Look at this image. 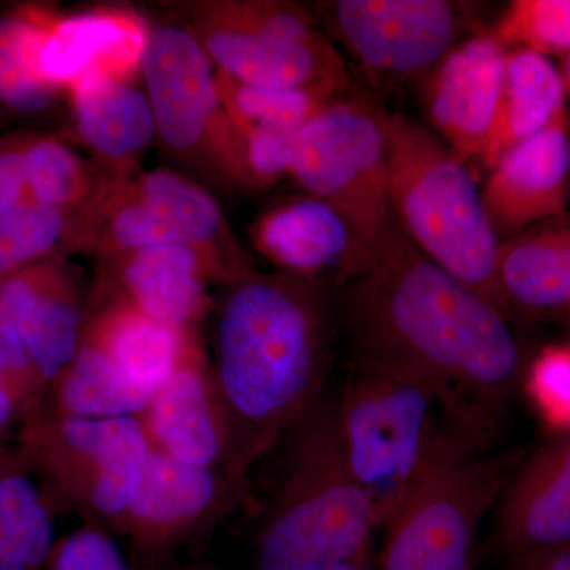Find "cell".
Returning <instances> with one entry per match:
<instances>
[{"label":"cell","mask_w":570,"mask_h":570,"mask_svg":"<svg viewBox=\"0 0 570 570\" xmlns=\"http://www.w3.org/2000/svg\"><path fill=\"white\" fill-rule=\"evenodd\" d=\"M354 363L419 379L493 436L520 381L508 316L393 228L365 276L341 288Z\"/></svg>","instance_id":"6da1fadb"},{"label":"cell","mask_w":570,"mask_h":570,"mask_svg":"<svg viewBox=\"0 0 570 570\" xmlns=\"http://www.w3.org/2000/svg\"><path fill=\"white\" fill-rule=\"evenodd\" d=\"M227 285L209 366L230 422L235 471L247 480L255 461L324 400L341 288L283 272H250Z\"/></svg>","instance_id":"7a4b0ae2"},{"label":"cell","mask_w":570,"mask_h":570,"mask_svg":"<svg viewBox=\"0 0 570 570\" xmlns=\"http://www.w3.org/2000/svg\"><path fill=\"white\" fill-rule=\"evenodd\" d=\"M352 478L387 528L439 472L479 455L491 434L439 390L385 367L355 363L337 404Z\"/></svg>","instance_id":"3957f363"},{"label":"cell","mask_w":570,"mask_h":570,"mask_svg":"<svg viewBox=\"0 0 570 570\" xmlns=\"http://www.w3.org/2000/svg\"><path fill=\"white\" fill-rule=\"evenodd\" d=\"M381 121L397 227L420 253L509 317L498 273L499 239L474 171L425 124L385 110Z\"/></svg>","instance_id":"277c9868"},{"label":"cell","mask_w":570,"mask_h":570,"mask_svg":"<svg viewBox=\"0 0 570 570\" xmlns=\"http://www.w3.org/2000/svg\"><path fill=\"white\" fill-rule=\"evenodd\" d=\"M279 490L255 542V570H333L367 562L376 530L370 502L352 478L325 400L292 431Z\"/></svg>","instance_id":"5b68a950"},{"label":"cell","mask_w":570,"mask_h":570,"mask_svg":"<svg viewBox=\"0 0 570 570\" xmlns=\"http://www.w3.org/2000/svg\"><path fill=\"white\" fill-rule=\"evenodd\" d=\"M56 508L116 530L151 455L140 417L81 419L41 406L18 445Z\"/></svg>","instance_id":"8992f818"},{"label":"cell","mask_w":570,"mask_h":570,"mask_svg":"<svg viewBox=\"0 0 570 570\" xmlns=\"http://www.w3.org/2000/svg\"><path fill=\"white\" fill-rule=\"evenodd\" d=\"M189 31L217 70L246 85L295 89L328 102L355 94L335 45L292 3H223Z\"/></svg>","instance_id":"52a82bcc"},{"label":"cell","mask_w":570,"mask_h":570,"mask_svg":"<svg viewBox=\"0 0 570 570\" xmlns=\"http://www.w3.org/2000/svg\"><path fill=\"white\" fill-rule=\"evenodd\" d=\"M85 219V242L112 257L146 247H195L219 266L227 284L254 272L223 212L197 184L167 170L105 184Z\"/></svg>","instance_id":"ba28073f"},{"label":"cell","mask_w":570,"mask_h":570,"mask_svg":"<svg viewBox=\"0 0 570 570\" xmlns=\"http://www.w3.org/2000/svg\"><path fill=\"white\" fill-rule=\"evenodd\" d=\"M141 73L157 137L167 149L254 187L245 141L225 111L212 59L194 33L178 26L149 29Z\"/></svg>","instance_id":"9c48e42d"},{"label":"cell","mask_w":570,"mask_h":570,"mask_svg":"<svg viewBox=\"0 0 570 570\" xmlns=\"http://www.w3.org/2000/svg\"><path fill=\"white\" fill-rule=\"evenodd\" d=\"M382 108L362 96L326 105L296 137L288 176L340 209L374 243L395 228Z\"/></svg>","instance_id":"30bf717a"},{"label":"cell","mask_w":570,"mask_h":570,"mask_svg":"<svg viewBox=\"0 0 570 570\" xmlns=\"http://www.w3.org/2000/svg\"><path fill=\"white\" fill-rule=\"evenodd\" d=\"M512 463L475 455L428 480L390 521L381 570H472L480 524L508 485Z\"/></svg>","instance_id":"8fae6325"},{"label":"cell","mask_w":570,"mask_h":570,"mask_svg":"<svg viewBox=\"0 0 570 570\" xmlns=\"http://www.w3.org/2000/svg\"><path fill=\"white\" fill-rule=\"evenodd\" d=\"M318 10L379 86L423 80L472 28L471 3L450 0H336Z\"/></svg>","instance_id":"7c38bea8"},{"label":"cell","mask_w":570,"mask_h":570,"mask_svg":"<svg viewBox=\"0 0 570 570\" xmlns=\"http://www.w3.org/2000/svg\"><path fill=\"white\" fill-rule=\"evenodd\" d=\"M245 485L230 472L187 466L151 449L115 531L129 540L142 570L167 569L176 551L200 539L234 510Z\"/></svg>","instance_id":"4fadbf2b"},{"label":"cell","mask_w":570,"mask_h":570,"mask_svg":"<svg viewBox=\"0 0 570 570\" xmlns=\"http://www.w3.org/2000/svg\"><path fill=\"white\" fill-rule=\"evenodd\" d=\"M253 243L277 272L336 288L365 276L381 247L335 206L307 194L262 214Z\"/></svg>","instance_id":"5bb4252c"},{"label":"cell","mask_w":570,"mask_h":570,"mask_svg":"<svg viewBox=\"0 0 570 570\" xmlns=\"http://www.w3.org/2000/svg\"><path fill=\"white\" fill-rule=\"evenodd\" d=\"M508 48L493 31L472 33L422 80L428 124L464 163H482Z\"/></svg>","instance_id":"9a60e30c"},{"label":"cell","mask_w":570,"mask_h":570,"mask_svg":"<svg viewBox=\"0 0 570 570\" xmlns=\"http://www.w3.org/2000/svg\"><path fill=\"white\" fill-rule=\"evenodd\" d=\"M151 448L187 466L227 471L236 479L230 422L198 340L141 415Z\"/></svg>","instance_id":"2e32d148"},{"label":"cell","mask_w":570,"mask_h":570,"mask_svg":"<svg viewBox=\"0 0 570 570\" xmlns=\"http://www.w3.org/2000/svg\"><path fill=\"white\" fill-rule=\"evenodd\" d=\"M569 198L570 115L564 107L491 168L482 204L501 243L568 213Z\"/></svg>","instance_id":"e0dca14e"},{"label":"cell","mask_w":570,"mask_h":570,"mask_svg":"<svg viewBox=\"0 0 570 570\" xmlns=\"http://www.w3.org/2000/svg\"><path fill=\"white\" fill-rule=\"evenodd\" d=\"M498 502V543L513 566L570 549V433L539 449Z\"/></svg>","instance_id":"ac0fdd59"},{"label":"cell","mask_w":570,"mask_h":570,"mask_svg":"<svg viewBox=\"0 0 570 570\" xmlns=\"http://www.w3.org/2000/svg\"><path fill=\"white\" fill-rule=\"evenodd\" d=\"M148 33L134 11L118 7L85 11L45 26L37 66L61 89L91 78L134 80L141 71Z\"/></svg>","instance_id":"d6986e66"},{"label":"cell","mask_w":570,"mask_h":570,"mask_svg":"<svg viewBox=\"0 0 570 570\" xmlns=\"http://www.w3.org/2000/svg\"><path fill=\"white\" fill-rule=\"evenodd\" d=\"M88 317L80 285L62 273H18L0 283V324L20 337L47 385L77 355Z\"/></svg>","instance_id":"ffe728a7"},{"label":"cell","mask_w":570,"mask_h":570,"mask_svg":"<svg viewBox=\"0 0 570 570\" xmlns=\"http://www.w3.org/2000/svg\"><path fill=\"white\" fill-rule=\"evenodd\" d=\"M119 261V298L176 328L194 330L213 309L209 281L227 284L219 266L190 246L146 247Z\"/></svg>","instance_id":"44dd1931"},{"label":"cell","mask_w":570,"mask_h":570,"mask_svg":"<svg viewBox=\"0 0 570 570\" xmlns=\"http://www.w3.org/2000/svg\"><path fill=\"white\" fill-rule=\"evenodd\" d=\"M195 341L194 330L146 316L119 296L88 317L81 337L151 392L171 376Z\"/></svg>","instance_id":"7402d4cb"},{"label":"cell","mask_w":570,"mask_h":570,"mask_svg":"<svg viewBox=\"0 0 570 570\" xmlns=\"http://www.w3.org/2000/svg\"><path fill=\"white\" fill-rule=\"evenodd\" d=\"M70 92L78 137L116 170L126 171L157 137L151 100L132 80L91 78Z\"/></svg>","instance_id":"603a6c76"},{"label":"cell","mask_w":570,"mask_h":570,"mask_svg":"<svg viewBox=\"0 0 570 570\" xmlns=\"http://www.w3.org/2000/svg\"><path fill=\"white\" fill-rule=\"evenodd\" d=\"M498 273L509 306L534 313L570 307V214L499 243Z\"/></svg>","instance_id":"cb8c5ba5"},{"label":"cell","mask_w":570,"mask_h":570,"mask_svg":"<svg viewBox=\"0 0 570 570\" xmlns=\"http://www.w3.org/2000/svg\"><path fill=\"white\" fill-rule=\"evenodd\" d=\"M561 71L546 56L509 50L482 165L491 170L520 142L540 132L566 107Z\"/></svg>","instance_id":"d4e9b609"},{"label":"cell","mask_w":570,"mask_h":570,"mask_svg":"<svg viewBox=\"0 0 570 570\" xmlns=\"http://www.w3.org/2000/svg\"><path fill=\"white\" fill-rule=\"evenodd\" d=\"M58 509L18 449L0 455V570H45Z\"/></svg>","instance_id":"484cf974"},{"label":"cell","mask_w":570,"mask_h":570,"mask_svg":"<svg viewBox=\"0 0 570 570\" xmlns=\"http://www.w3.org/2000/svg\"><path fill=\"white\" fill-rule=\"evenodd\" d=\"M153 395L99 348L81 343L70 365L48 385L43 406L70 417H141Z\"/></svg>","instance_id":"4316f807"},{"label":"cell","mask_w":570,"mask_h":570,"mask_svg":"<svg viewBox=\"0 0 570 570\" xmlns=\"http://www.w3.org/2000/svg\"><path fill=\"white\" fill-rule=\"evenodd\" d=\"M216 85L225 111L239 135L253 129L299 132L307 121L332 104L314 94L295 89L246 85L219 70H216Z\"/></svg>","instance_id":"83f0119b"},{"label":"cell","mask_w":570,"mask_h":570,"mask_svg":"<svg viewBox=\"0 0 570 570\" xmlns=\"http://www.w3.org/2000/svg\"><path fill=\"white\" fill-rule=\"evenodd\" d=\"M29 164V189L32 204L67 208L88 205L100 187L92 186L88 164L69 146L56 140L32 142L26 149Z\"/></svg>","instance_id":"f1b7e54d"},{"label":"cell","mask_w":570,"mask_h":570,"mask_svg":"<svg viewBox=\"0 0 570 570\" xmlns=\"http://www.w3.org/2000/svg\"><path fill=\"white\" fill-rule=\"evenodd\" d=\"M67 230L62 209L37 204H0V283L50 253Z\"/></svg>","instance_id":"f546056e"},{"label":"cell","mask_w":570,"mask_h":570,"mask_svg":"<svg viewBox=\"0 0 570 570\" xmlns=\"http://www.w3.org/2000/svg\"><path fill=\"white\" fill-rule=\"evenodd\" d=\"M493 32L508 50H528L546 58L569 55L570 0H515Z\"/></svg>","instance_id":"4dcf8cb0"},{"label":"cell","mask_w":570,"mask_h":570,"mask_svg":"<svg viewBox=\"0 0 570 570\" xmlns=\"http://www.w3.org/2000/svg\"><path fill=\"white\" fill-rule=\"evenodd\" d=\"M47 390L20 337L0 324V433L36 414Z\"/></svg>","instance_id":"1f68e13d"},{"label":"cell","mask_w":570,"mask_h":570,"mask_svg":"<svg viewBox=\"0 0 570 570\" xmlns=\"http://www.w3.org/2000/svg\"><path fill=\"white\" fill-rule=\"evenodd\" d=\"M527 390L547 425L570 433V344L540 352L528 373Z\"/></svg>","instance_id":"d6a6232c"},{"label":"cell","mask_w":570,"mask_h":570,"mask_svg":"<svg viewBox=\"0 0 570 570\" xmlns=\"http://www.w3.org/2000/svg\"><path fill=\"white\" fill-rule=\"evenodd\" d=\"M45 570H135L110 531L86 521L85 527L55 540Z\"/></svg>","instance_id":"836d02e7"},{"label":"cell","mask_w":570,"mask_h":570,"mask_svg":"<svg viewBox=\"0 0 570 570\" xmlns=\"http://www.w3.org/2000/svg\"><path fill=\"white\" fill-rule=\"evenodd\" d=\"M43 32L45 26L40 22L0 18V82L26 67L37 66Z\"/></svg>","instance_id":"e575fe53"},{"label":"cell","mask_w":570,"mask_h":570,"mask_svg":"<svg viewBox=\"0 0 570 570\" xmlns=\"http://www.w3.org/2000/svg\"><path fill=\"white\" fill-rule=\"evenodd\" d=\"M0 204H32L26 151H0Z\"/></svg>","instance_id":"d590c367"},{"label":"cell","mask_w":570,"mask_h":570,"mask_svg":"<svg viewBox=\"0 0 570 570\" xmlns=\"http://www.w3.org/2000/svg\"><path fill=\"white\" fill-rule=\"evenodd\" d=\"M513 570H570V549L513 566Z\"/></svg>","instance_id":"8d00e7d4"},{"label":"cell","mask_w":570,"mask_h":570,"mask_svg":"<svg viewBox=\"0 0 570 570\" xmlns=\"http://www.w3.org/2000/svg\"><path fill=\"white\" fill-rule=\"evenodd\" d=\"M562 81H564L566 94L570 96V52L566 56L564 66L561 71Z\"/></svg>","instance_id":"74e56055"},{"label":"cell","mask_w":570,"mask_h":570,"mask_svg":"<svg viewBox=\"0 0 570 570\" xmlns=\"http://www.w3.org/2000/svg\"><path fill=\"white\" fill-rule=\"evenodd\" d=\"M333 570H370L367 562H351V564H343Z\"/></svg>","instance_id":"f35d334b"},{"label":"cell","mask_w":570,"mask_h":570,"mask_svg":"<svg viewBox=\"0 0 570 570\" xmlns=\"http://www.w3.org/2000/svg\"><path fill=\"white\" fill-rule=\"evenodd\" d=\"M164 570H217V569L212 568V566L190 564V566H183V568H167Z\"/></svg>","instance_id":"ab89813d"},{"label":"cell","mask_w":570,"mask_h":570,"mask_svg":"<svg viewBox=\"0 0 570 570\" xmlns=\"http://www.w3.org/2000/svg\"><path fill=\"white\" fill-rule=\"evenodd\" d=\"M6 445H3V434L0 433V455H2V453L6 452Z\"/></svg>","instance_id":"60d3db41"}]
</instances>
